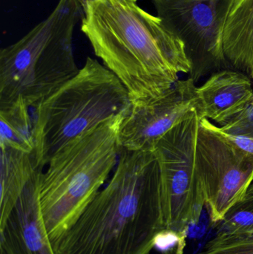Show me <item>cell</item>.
<instances>
[{
  "instance_id": "cell-6",
  "label": "cell",
  "mask_w": 253,
  "mask_h": 254,
  "mask_svg": "<svg viewBox=\"0 0 253 254\" xmlns=\"http://www.w3.org/2000/svg\"><path fill=\"white\" fill-rule=\"evenodd\" d=\"M202 115L193 112L169 130L154 149L158 164L165 229L187 237L205 207V196L196 164V143Z\"/></svg>"
},
{
  "instance_id": "cell-3",
  "label": "cell",
  "mask_w": 253,
  "mask_h": 254,
  "mask_svg": "<svg viewBox=\"0 0 253 254\" xmlns=\"http://www.w3.org/2000/svg\"><path fill=\"white\" fill-rule=\"evenodd\" d=\"M127 114L111 118L73 140L41 172L40 215L51 244L75 223L117 167L121 149L119 132Z\"/></svg>"
},
{
  "instance_id": "cell-11",
  "label": "cell",
  "mask_w": 253,
  "mask_h": 254,
  "mask_svg": "<svg viewBox=\"0 0 253 254\" xmlns=\"http://www.w3.org/2000/svg\"><path fill=\"white\" fill-rule=\"evenodd\" d=\"M202 119L220 127L228 123L253 99L251 77L237 70H221L197 87Z\"/></svg>"
},
{
  "instance_id": "cell-20",
  "label": "cell",
  "mask_w": 253,
  "mask_h": 254,
  "mask_svg": "<svg viewBox=\"0 0 253 254\" xmlns=\"http://www.w3.org/2000/svg\"><path fill=\"white\" fill-rule=\"evenodd\" d=\"M151 254V253H150V254Z\"/></svg>"
},
{
  "instance_id": "cell-9",
  "label": "cell",
  "mask_w": 253,
  "mask_h": 254,
  "mask_svg": "<svg viewBox=\"0 0 253 254\" xmlns=\"http://www.w3.org/2000/svg\"><path fill=\"white\" fill-rule=\"evenodd\" d=\"M197 87L189 77L178 80L161 98L149 104L132 105L120 126L121 148L154 152L159 140L169 130L193 112L197 110L201 114Z\"/></svg>"
},
{
  "instance_id": "cell-19",
  "label": "cell",
  "mask_w": 253,
  "mask_h": 254,
  "mask_svg": "<svg viewBox=\"0 0 253 254\" xmlns=\"http://www.w3.org/2000/svg\"><path fill=\"white\" fill-rule=\"evenodd\" d=\"M0 254H7L5 252H4V251L0 250Z\"/></svg>"
},
{
  "instance_id": "cell-16",
  "label": "cell",
  "mask_w": 253,
  "mask_h": 254,
  "mask_svg": "<svg viewBox=\"0 0 253 254\" xmlns=\"http://www.w3.org/2000/svg\"><path fill=\"white\" fill-rule=\"evenodd\" d=\"M198 254H253V235H215Z\"/></svg>"
},
{
  "instance_id": "cell-5",
  "label": "cell",
  "mask_w": 253,
  "mask_h": 254,
  "mask_svg": "<svg viewBox=\"0 0 253 254\" xmlns=\"http://www.w3.org/2000/svg\"><path fill=\"white\" fill-rule=\"evenodd\" d=\"M132 105L120 79L98 60L87 58L72 79L33 107L37 167L43 168L68 143L111 118L127 114Z\"/></svg>"
},
{
  "instance_id": "cell-2",
  "label": "cell",
  "mask_w": 253,
  "mask_h": 254,
  "mask_svg": "<svg viewBox=\"0 0 253 254\" xmlns=\"http://www.w3.org/2000/svg\"><path fill=\"white\" fill-rule=\"evenodd\" d=\"M163 230L154 152L121 148L106 187L51 245L56 254H147Z\"/></svg>"
},
{
  "instance_id": "cell-1",
  "label": "cell",
  "mask_w": 253,
  "mask_h": 254,
  "mask_svg": "<svg viewBox=\"0 0 253 254\" xmlns=\"http://www.w3.org/2000/svg\"><path fill=\"white\" fill-rule=\"evenodd\" d=\"M80 29L124 85L132 105L152 102L190 74L184 43L137 0H79Z\"/></svg>"
},
{
  "instance_id": "cell-14",
  "label": "cell",
  "mask_w": 253,
  "mask_h": 254,
  "mask_svg": "<svg viewBox=\"0 0 253 254\" xmlns=\"http://www.w3.org/2000/svg\"><path fill=\"white\" fill-rule=\"evenodd\" d=\"M23 98L0 108V147L33 153L35 148L33 120Z\"/></svg>"
},
{
  "instance_id": "cell-15",
  "label": "cell",
  "mask_w": 253,
  "mask_h": 254,
  "mask_svg": "<svg viewBox=\"0 0 253 254\" xmlns=\"http://www.w3.org/2000/svg\"><path fill=\"white\" fill-rule=\"evenodd\" d=\"M216 225L215 235H253V195H245Z\"/></svg>"
},
{
  "instance_id": "cell-12",
  "label": "cell",
  "mask_w": 253,
  "mask_h": 254,
  "mask_svg": "<svg viewBox=\"0 0 253 254\" xmlns=\"http://www.w3.org/2000/svg\"><path fill=\"white\" fill-rule=\"evenodd\" d=\"M224 52L230 67L253 79V0H237L224 27Z\"/></svg>"
},
{
  "instance_id": "cell-4",
  "label": "cell",
  "mask_w": 253,
  "mask_h": 254,
  "mask_svg": "<svg viewBox=\"0 0 253 254\" xmlns=\"http://www.w3.org/2000/svg\"><path fill=\"white\" fill-rule=\"evenodd\" d=\"M79 0H58L51 13L0 51V108L22 98L29 107L56 92L80 69L73 50Z\"/></svg>"
},
{
  "instance_id": "cell-8",
  "label": "cell",
  "mask_w": 253,
  "mask_h": 254,
  "mask_svg": "<svg viewBox=\"0 0 253 254\" xmlns=\"http://www.w3.org/2000/svg\"><path fill=\"white\" fill-rule=\"evenodd\" d=\"M196 164L211 222L219 223L253 183V156L235 146L206 118L201 119Z\"/></svg>"
},
{
  "instance_id": "cell-17",
  "label": "cell",
  "mask_w": 253,
  "mask_h": 254,
  "mask_svg": "<svg viewBox=\"0 0 253 254\" xmlns=\"http://www.w3.org/2000/svg\"><path fill=\"white\" fill-rule=\"evenodd\" d=\"M218 127L223 132L231 135L253 137V99L228 123Z\"/></svg>"
},
{
  "instance_id": "cell-18",
  "label": "cell",
  "mask_w": 253,
  "mask_h": 254,
  "mask_svg": "<svg viewBox=\"0 0 253 254\" xmlns=\"http://www.w3.org/2000/svg\"><path fill=\"white\" fill-rule=\"evenodd\" d=\"M253 195V183L251 185V186L250 187L248 190L247 191L246 194L245 195Z\"/></svg>"
},
{
  "instance_id": "cell-7",
  "label": "cell",
  "mask_w": 253,
  "mask_h": 254,
  "mask_svg": "<svg viewBox=\"0 0 253 254\" xmlns=\"http://www.w3.org/2000/svg\"><path fill=\"white\" fill-rule=\"evenodd\" d=\"M237 0H151L157 16L185 46L189 78L197 83L230 68L223 44L224 27Z\"/></svg>"
},
{
  "instance_id": "cell-10",
  "label": "cell",
  "mask_w": 253,
  "mask_h": 254,
  "mask_svg": "<svg viewBox=\"0 0 253 254\" xmlns=\"http://www.w3.org/2000/svg\"><path fill=\"white\" fill-rule=\"evenodd\" d=\"M42 171L41 167L37 169L0 228V250L7 254H56L40 215L38 186Z\"/></svg>"
},
{
  "instance_id": "cell-13",
  "label": "cell",
  "mask_w": 253,
  "mask_h": 254,
  "mask_svg": "<svg viewBox=\"0 0 253 254\" xmlns=\"http://www.w3.org/2000/svg\"><path fill=\"white\" fill-rule=\"evenodd\" d=\"M38 168L34 154L25 153L8 148L1 149L0 228L7 222Z\"/></svg>"
}]
</instances>
